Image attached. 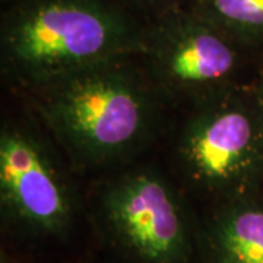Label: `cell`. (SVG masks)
<instances>
[{"mask_svg": "<svg viewBox=\"0 0 263 263\" xmlns=\"http://www.w3.org/2000/svg\"><path fill=\"white\" fill-rule=\"evenodd\" d=\"M145 22L120 0H12L2 16V70L37 92L66 76L141 54Z\"/></svg>", "mask_w": 263, "mask_h": 263, "instance_id": "obj_1", "label": "cell"}, {"mask_svg": "<svg viewBox=\"0 0 263 263\" xmlns=\"http://www.w3.org/2000/svg\"><path fill=\"white\" fill-rule=\"evenodd\" d=\"M2 250L19 263H84L94 257L88 216L47 141L28 124L0 132Z\"/></svg>", "mask_w": 263, "mask_h": 263, "instance_id": "obj_2", "label": "cell"}, {"mask_svg": "<svg viewBox=\"0 0 263 263\" xmlns=\"http://www.w3.org/2000/svg\"><path fill=\"white\" fill-rule=\"evenodd\" d=\"M135 59L88 67L34 92L43 123L78 164L124 160L157 130L162 98Z\"/></svg>", "mask_w": 263, "mask_h": 263, "instance_id": "obj_3", "label": "cell"}, {"mask_svg": "<svg viewBox=\"0 0 263 263\" xmlns=\"http://www.w3.org/2000/svg\"><path fill=\"white\" fill-rule=\"evenodd\" d=\"M86 216L94 256L104 263H196L199 214L158 170L107 181Z\"/></svg>", "mask_w": 263, "mask_h": 263, "instance_id": "obj_4", "label": "cell"}, {"mask_svg": "<svg viewBox=\"0 0 263 263\" xmlns=\"http://www.w3.org/2000/svg\"><path fill=\"white\" fill-rule=\"evenodd\" d=\"M174 157L184 184L208 205L263 190V108L254 86L193 107Z\"/></svg>", "mask_w": 263, "mask_h": 263, "instance_id": "obj_5", "label": "cell"}, {"mask_svg": "<svg viewBox=\"0 0 263 263\" xmlns=\"http://www.w3.org/2000/svg\"><path fill=\"white\" fill-rule=\"evenodd\" d=\"M250 48L181 5L145 24L142 70L162 100L192 107L246 86Z\"/></svg>", "mask_w": 263, "mask_h": 263, "instance_id": "obj_6", "label": "cell"}, {"mask_svg": "<svg viewBox=\"0 0 263 263\" xmlns=\"http://www.w3.org/2000/svg\"><path fill=\"white\" fill-rule=\"evenodd\" d=\"M196 263H263V190L199 214Z\"/></svg>", "mask_w": 263, "mask_h": 263, "instance_id": "obj_7", "label": "cell"}, {"mask_svg": "<svg viewBox=\"0 0 263 263\" xmlns=\"http://www.w3.org/2000/svg\"><path fill=\"white\" fill-rule=\"evenodd\" d=\"M187 6L245 47H263V0H189Z\"/></svg>", "mask_w": 263, "mask_h": 263, "instance_id": "obj_8", "label": "cell"}, {"mask_svg": "<svg viewBox=\"0 0 263 263\" xmlns=\"http://www.w3.org/2000/svg\"><path fill=\"white\" fill-rule=\"evenodd\" d=\"M120 2L135 15H143L146 18V22L183 5V0H120Z\"/></svg>", "mask_w": 263, "mask_h": 263, "instance_id": "obj_9", "label": "cell"}, {"mask_svg": "<svg viewBox=\"0 0 263 263\" xmlns=\"http://www.w3.org/2000/svg\"><path fill=\"white\" fill-rule=\"evenodd\" d=\"M254 86V91H256V95H257V98H259V103L262 105L263 108V73L262 76L257 79V82L253 85Z\"/></svg>", "mask_w": 263, "mask_h": 263, "instance_id": "obj_10", "label": "cell"}, {"mask_svg": "<svg viewBox=\"0 0 263 263\" xmlns=\"http://www.w3.org/2000/svg\"><path fill=\"white\" fill-rule=\"evenodd\" d=\"M0 263H19L16 259H13L10 254H8L6 252H0Z\"/></svg>", "mask_w": 263, "mask_h": 263, "instance_id": "obj_11", "label": "cell"}, {"mask_svg": "<svg viewBox=\"0 0 263 263\" xmlns=\"http://www.w3.org/2000/svg\"><path fill=\"white\" fill-rule=\"evenodd\" d=\"M84 263H104L103 260H100V259H98V257H92V259H89V260H86V262H84Z\"/></svg>", "mask_w": 263, "mask_h": 263, "instance_id": "obj_12", "label": "cell"}, {"mask_svg": "<svg viewBox=\"0 0 263 263\" xmlns=\"http://www.w3.org/2000/svg\"><path fill=\"white\" fill-rule=\"evenodd\" d=\"M9 2H12V0H9Z\"/></svg>", "mask_w": 263, "mask_h": 263, "instance_id": "obj_13", "label": "cell"}]
</instances>
